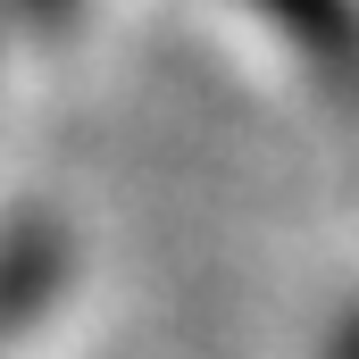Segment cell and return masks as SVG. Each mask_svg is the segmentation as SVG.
<instances>
[{
	"mask_svg": "<svg viewBox=\"0 0 359 359\" xmlns=\"http://www.w3.org/2000/svg\"><path fill=\"white\" fill-rule=\"evenodd\" d=\"M251 8H259L334 92H359V0H251Z\"/></svg>",
	"mask_w": 359,
	"mask_h": 359,
	"instance_id": "obj_1",
	"label": "cell"
},
{
	"mask_svg": "<svg viewBox=\"0 0 359 359\" xmlns=\"http://www.w3.org/2000/svg\"><path fill=\"white\" fill-rule=\"evenodd\" d=\"M50 268H59L50 251H8V259H0V334H8L42 292H50Z\"/></svg>",
	"mask_w": 359,
	"mask_h": 359,
	"instance_id": "obj_2",
	"label": "cell"
},
{
	"mask_svg": "<svg viewBox=\"0 0 359 359\" xmlns=\"http://www.w3.org/2000/svg\"><path fill=\"white\" fill-rule=\"evenodd\" d=\"M17 8H25L34 25H67V17H76V0H17Z\"/></svg>",
	"mask_w": 359,
	"mask_h": 359,
	"instance_id": "obj_3",
	"label": "cell"
},
{
	"mask_svg": "<svg viewBox=\"0 0 359 359\" xmlns=\"http://www.w3.org/2000/svg\"><path fill=\"white\" fill-rule=\"evenodd\" d=\"M343 359H359V318H351V334H343Z\"/></svg>",
	"mask_w": 359,
	"mask_h": 359,
	"instance_id": "obj_4",
	"label": "cell"
}]
</instances>
